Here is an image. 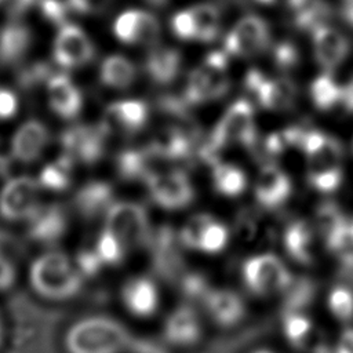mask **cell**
<instances>
[{
	"mask_svg": "<svg viewBox=\"0 0 353 353\" xmlns=\"http://www.w3.org/2000/svg\"><path fill=\"white\" fill-rule=\"evenodd\" d=\"M188 8L194 26L196 41H214L222 28V15L219 8L212 3H199Z\"/></svg>",
	"mask_w": 353,
	"mask_h": 353,
	"instance_id": "obj_32",
	"label": "cell"
},
{
	"mask_svg": "<svg viewBox=\"0 0 353 353\" xmlns=\"http://www.w3.org/2000/svg\"><path fill=\"white\" fill-rule=\"evenodd\" d=\"M328 309L339 321L353 320V290L346 285H335L327 298Z\"/></svg>",
	"mask_w": 353,
	"mask_h": 353,
	"instance_id": "obj_37",
	"label": "cell"
},
{
	"mask_svg": "<svg viewBox=\"0 0 353 353\" xmlns=\"http://www.w3.org/2000/svg\"><path fill=\"white\" fill-rule=\"evenodd\" d=\"M121 299L130 313L138 317H149L159 307V290L150 277L135 276L124 283Z\"/></svg>",
	"mask_w": 353,
	"mask_h": 353,
	"instance_id": "obj_21",
	"label": "cell"
},
{
	"mask_svg": "<svg viewBox=\"0 0 353 353\" xmlns=\"http://www.w3.org/2000/svg\"><path fill=\"white\" fill-rule=\"evenodd\" d=\"M50 139L48 128L37 119H29L23 121L12 135L10 156L14 161L33 163L37 160Z\"/></svg>",
	"mask_w": 353,
	"mask_h": 353,
	"instance_id": "obj_19",
	"label": "cell"
},
{
	"mask_svg": "<svg viewBox=\"0 0 353 353\" xmlns=\"http://www.w3.org/2000/svg\"><path fill=\"white\" fill-rule=\"evenodd\" d=\"M204 305L210 317L221 327H233L245 314V306L239 294L226 288L208 290Z\"/></svg>",
	"mask_w": 353,
	"mask_h": 353,
	"instance_id": "obj_23",
	"label": "cell"
},
{
	"mask_svg": "<svg viewBox=\"0 0 353 353\" xmlns=\"http://www.w3.org/2000/svg\"><path fill=\"white\" fill-rule=\"evenodd\" d=\"M309 97L314 108L328 112L343 103V85H341L331 73L323 72L309 85Z\"/></svg>",
	"mask_w": 353,
	"mask_h": 353,
	"instance_id": "obj_33",
	"label": "cell"
},
{
	"mask_svg": "<svg viewBox=\"0 0 353 353\" xmlns=\"http://www.w3.org/2000/svg\"><path fill=\"white\" fill-rule=\"evenodd\" d=\"M163 334L165 341L171 345H194L201 336V321L199 313L189 305L178 306L167 317Z\"/></svg>",
	"mask_w": 353,
	"mask_h": 353,
	"instance_id": "obj_22",
	"label": "cell"
},
{
	"mask_svg": "<svg viewBox=\"0 0 353 353\" xmlns=\"http://www.w3.org/2000/svg\"><path fill=\"white\" fill-rule=\"evenodd\" d=\"M211 216L201 214V215H194L192 218L188 219V222L183 225V228L179 232V241L182 245L196 250L197 248V243L200 239V234L205 226V223L208 222Z\"/></svg>",
	"mask_w": 353,
	"mask_h": 353,
	"instance_id": "obj_43",
	"label": "cell"
},
{
	"mask_svg": "<svg viewBox=\"0 0 353 353\" xmlns=\"http://www.w3.org/2000/svg\"><path fill=\"white\" fill-rule=\"evenodd\" d=\"M28 222V237L30 240L43 245H52L65 234L68 215L62 204L51 203L41 205Z\"/></svg>",
	"mask_w": 353,
	"mask_h": 353,
	"instance_id": "obj_20",
	"label": "cell"
},
{
	"mask_svg": "<svg viewBox=\"0 0 353 353\" xmlns=\"http://www.w3.org/2000/svg\"><path fill=\"white\" fill-rule=\"evenodd\" d=\"M341 17L343 21L353 26V0H341Z\"/></svg>",
	"mask_w": 353,
	"mask_h": 353,
	"instance_id": "obj_51",
	"label": "cell"
},
{
	"mask_svg": "<svg viewBox=\"0 0 353 353\" xmlns=\"http://www.w3.org/2000/svg\"><path fill=\"white\" fill-rule=\"evenodd\" d=\"M37 4V0H0V11L6 12L10 19H19Z\"/></svg>",
	"mask_w": 353,
	"mask_h": 353,
	"instance_id": "obj_47",
	"label": "cell"
},
{
	"mask_svg": "<svg viewBox=\"0 0 353 353\" xmlns=\"http://www.w3.org/2000/svg\"><path fill=\"white\" fill-rule=\"evenodd\" d=\"M256 3L265 4V6H273V4H284L285 7H288L294 0H255Z\"/></svg>",
	"mask_w": 353,
	"mask_h": 353,
	"instance_id": "obj_53",
	"label": "cell"
},
{
	"mask_svg": "<svg viewBox=\"0 0 353 353\" xmlns=\"http://www.w3.org/2000/svg\"><path fill=\"white\" fill-rule=\"evenodd\" d=\"M283 331L291 345L302 347L313 334V323L303 312H285Z\"/></svg>",
	"mask_w": 353,
	"mask_h": 353,
	"instance_id": "obj_35",
	"label": "cell"
},
{
	"mask_svg": "<svg viewBox=\"0 0 353 353\" xmlns=\"http://www.w3.org/2000/svg\"><path fill=\"white\" fill-rule=\"evenodd\" d=\"M54 74L51 66L44 61L32 62L22 66L17 73V84L23 90H33L41 84H47Z\"/></svg>",
	"mask_w": 353,
	"mask_h": 353,
	"instance_id": "obj_38",
	"label": "cell"
},
{
	"mask_svg": "<svg viewBox=\"0 0 353 353\" xmlns=\"http://www.w3.org/2000/svg\"><path fill=\"white\" fill-rule=\"evenodd\" d=\"M283 243L287 254L298 263L309 265L316 255V229L305 219H296L287 225Z\"/></svg>",
	"mask_w": 353,
	"mask_h": 353,
	"instance_id": "obj_25",
	"label": "cell"
},
{
	"mask_svg": "<svg viewBox=\"0 0 353 353\" xmlns=\"http://www.w3.org/2000/svg\"><path fill=\"white\" fill-rule=\"evenodd\" d=\"M299 149L306 159L309 185L320 193L336 192L343 181V148L332 135L319 130H305Z\"/></svg>",
	"mask_w": 353,
	"mask_h": 353,
	"instance_id": "obj_1",
	"label": "cell"
},
{
	"mask_svg": "<svg viewBox=\"0 0 353 353\" xmlns=\"http://www.w3.org/2000/svg\"><path fill=\"white\" fill-rule=\"evenodd\" d=\"M99 81L113 90H125L132 85L137 79V68L134 62L121 54L106 55L99 65Z\"/></svg>",
	"mask_w": 353,
	"mask_h": 353,
	"instance_id": "obj_29",
	"label": "cell"
},
{
	"mask_svg": "<svg viewBox=\"0 0 353 353\" xmlns=\"http://www.w3.org/2000/svg\"><path fill=\"white\" fill-rule=\"evenodd\" d=\"M1 338H3V325H1V319H0V345H1Z\"/></svg>",
	"mask_w": 353,
	"mask_h": 353,
	"instance_id": "obj_55",
	"label": "cell"
},
{
	"mask_svg": "<svg viewBox=\"0 0 353 353\" xmlns=\"http://www.w3.org/2000/svg\"><path fill=\"white\" fill-rule=\"evenodd\" d=\"M150 199L165 210H181L194 199V188L189 176L176 168L157 170L146 179Z\"/></svg>",
	"mask_w": 353,
	"mask_h": 353,
	"instance_id": "obj_12",
	"label": "cell"
},
{
	"mask_svg": "<svg viewBox=\"0 0 353 353\" xmlns=\"http://www.w3.org/2000/svg\"><path fill=\"white\" fill-rule=\"evenodd\" d=\"M114 203V192L109 182L94 179L84 183L74 194L73 204L76 210L87 219L106 214Z\"/></svg>",
	"mask_w": 353,
	"mask_h": 353,
	"instance_id": "obj_24",
	"label": "cell"
},
{
	"mask_svg": "<svg viewBox=\"0 0 353 353\" xmlns=\"http://www.w3.org/2000/svg\"><path fill=\"white\" fill-rule=\"evenodd\" d=\"M33 34L30 28L19 19H10L0 28V62L18 63L29 51Z\"/></svg>",
	"mask_w": 353,
	"mask_h": 353,
	"instance_id": "obj_26",
	"label": "cell"
},
{
	"mask_svg": "<svg viewBox=\"0 0 353 353\" xmlns=\"http://www.w3.org/2000/svg\"><path fill=\"white\" fill-rule=\"evenodd\" d=\"M182 55L176 48L153 46L145 59V72L149 79L160 85L171 84L181 72Z\"/></svg>",
	"mask_w": 353,
	"mask_h": 353,
	"instance_id": "obj_27",
	"label": "cell"
},
{
	"mask_svg": "<svg viewBox=\"0 0 353 353\" xmlns=\"http://www.w3.org/2000/svg\"><path fill=\"white\" fill-rule=\"evenodd\" d=\"M335 353H353V328L345 330L334 347Z\"/></svg>",
	"mask_w": 353,
	"mask_h": 353,
	"instance_id": "obj_49",
	"label": "cell"
},
{
	"mask_svg": "<svg viewBox=\"0 0 353 353\" xmlns=\"http://www.w3.org/2000/svg\"><path fill=\"white\" fill-rule=\"evenodd\" d=\"M342 106L353 113V76L350 77V80L343 85V103Z\"/></svg>",
	"mask_w": 353,
	"mask_h": 353,
	"instance_id": "obj_50",
	"label": "cell"
},
{
	"mask_svg": "<svg viewBox=\"0 0 353 353\" xmlns=\"http://www.w3.org/2000/svg\"><path fill=\"white\" fill-rule=\"evenodd\" d=\"M291 193L292 182L283 168L274 164L261 168L254 183V194L262 207L277 208L290 199Z\"/></svg>",
	"mask_w": 353,
	"mask_h": 353,
	"instance_id": "obj_18",
	"label": "cell"
},
{
	"mask_svg": "<svg viewBox=\"0 0 353 353\" xmlns=\"http://www.w3.org/2000/svg\"><path fill=\"white\" fill-rule=\"evenodd\" d=\"M256 143L255 109L248 99H237L226 108L211 131L207 154L232 146L251 148Z\"/></svg>",
	"mask_w": 353,
	"mask_h": 353,
	"instance_id": "obj_5",
	"label": "cell"
},
{
	"mask_svg": "<svg viewBox=\"0 0 353 353\" xmlns=\"http://www.w3.org/2000/svg\"><path fill=\"white\" fill-rule=\"evenodd\" d=\"M270 46L268 22L254 14H247L236 21L223 40V51L237 58H250L262 54Z\"/></svg>",
	"mask_w": 353,
	"mask_h": 353,
	"instance_id": "obj_10",
	"label": "cell"
},
{
	"mask_svg": "<svg viewBox=\"0 0 353 353\" xmlns=\"http://www.w3.org/2000/svg\"><path fill=\"white\" fill-rule=\"evenodd\" d=\"M37 7L43 19L57 28L69 22L70 8L66 0H37Z\"/></svg>",
	"mask_w": 353,
	"mask_h": 353,
	"instance_id": "obj_40",
	"label": "cell"
},
{
	"mask_svg": "<svg viewBox=\"0 0 353 353\" xmlns=\"http://www.w3.org/2000/svg\"><path fill=\"white\" fill-rule=\"evenodd\" d=\"M15 281V269L11 261L0 252V291H6L12 287Z\"/></svg>",
	"mask_w": 353,
	"mask_h": 353,
	"instance_id": "obj_48",
	"label": "cell"
},
{
	"mask_svg": "<svg viewBox=\"0 0 353 353\" xmlns=\"http://www.w3.org/2000/svg\"><path fill=\"white\" fill-rule=\"evenodd\" d=\"M74 164L76 161L65 153H62L55 160L47 163L39 174L37 182L40 188L50 192L68 190L73 181Z\"/></svg>",
	"mask_w": 353,
	"mask_h": 353,
	"instance_id": "obj_30",
	"label": "cell"
},
{
	"mask_svg": "<svg viewBox=\"0 0 353 353\" xmlns=\"http://www.w3.org/2000/svg\"><path fill=\"white\" fill-rule=\"evenodd\" d=\"M40 185L29 175L7 179L0 190V216L6 221H29L43 205Z\"/></svg>",
	"mask_w": 353,
	"mask_h": 353,
	"instance_id": "obj_9",
	"label": "cell"
},
{
	"mask_svg": "<svg viewBox=\"0 0 353 353\" xmlns=\"http://www.w3.org/2000/svg\"><path fill=\"white\" fill-rule=\"evenodd\" d=\"M312 47L323 72L332 73L347 58L350 43L339 29L324 23L312 32Z\"/></svg>",
	"mask_w": 353,
	"mask_h": 353,
	"instance_id": "obj_15",
	"label": "cell"
},
{
	"mask_svg": "<svg viewBox=\"0 0 353 353\" xmlns=\"http://www.w3.org/2000/svg\"><path fill=\"white\" fill-rule=\"evenodd\" d=\"M228 59L223 50L210 52L188 76L182 101L186 105H203L226 95L230 87Z\"/></svg>",
	"mask_w": 353,
	"mask_h": 353,
	"instance_id": "obj_4",
	"label": "cell"
},
{
	"mask_svg": "<svg viewBox=\"0 0 353 353\" xmlns=\"http://www.w3.org/2000/svg\"><path fill=\"white\" fill-rule=\"evenodd\" d=\"M19 108V101L17 94L0 85V120H10L12 119Z\"/></svg>",
	"mask_w": 353,
	"mask_h": 353,
	"instance_id": "obj_46",
	"label": "cell"
},
{
	"mask_svg": "<svg viewBox=\"0 0 353 353\" xmlns=\"http://www.w3.org/2000/svg\"><path fill=\"white\" fill-rule=\"evenodd\" d=\"M74 265L83 279H92L99 274L103 268L95 248H81L74 258Z\"/></svg>",
	"mask_w": 353,
	"mask_h": 353,
	"instance_id": "obj_41",
	"label": "cell"
},
{
	"mask_svg": "<svg viewBox=\"0 0 353 353\" xmlns=\"http://www.w3.org/2000/svg\"><path fill=\"white\" fill-rule=\"evenodd\" d=\"M50 109L63 120L76 119L83 109V94L65 72L54 73L46 84Z\"/></svg>",
	"mask_w": 353,
	"mask_h": 353,
	"instance_id": "obj_17",
	"label": "cell"
},
{
	"mask_svg": "<svg viewBox=\"0 0 353 353\" xmlns=\"http://www.w3.org/2000/svg\"><path fill=\"white\" fill-rule=\"evenodd\" d=\"M244 87L256 103L270 112L290 109L298 95L295 83L285 77H268L258 69H251L244 77Z\"/></svg>",
	"mask_w": 353,
	"mask_h": 353,
	"instance_id": "obj_13",
	"label": "cell"
},
{
	"mask_svg": "<svg viewBox=\"0 0 353 353\" xmlns=\"http://www.w3.org/2000/svg\"><path fill=\"white\" fill-rule=\"evenodd\" d=\"M349 225H350V233H352V237H353V219L350 221V223H349Z\"/></svg>",
	"mask_w": 353,
	"mask_h": 353,
	"instance_id": "obj_56",
	"label": "cell"
},
{
	"mask_svg": "<svg viewBox=\"0 0 353 353\" xmlns=\"http://www.w3.org/2000/svg\"><path fill=\"white\" fill-rule=\"evenodd\" d=\"M105 230L128 251L146 245L152 240V229L146 210L134 201H114L105 214Z\"/></svg>",
	"mask_w": 353,
	"mask_h": 353,
	"instance_id": "obj_6",
	"label": "cell"
},
{
	"mask_svg": "<svg viewBox=\"0 0 353 353\" xmlns=\"http://www.w3.org/2000/svg\"><path fill=\"white\" fill-rule=\"evenodd\" d=\"M29 281L39 295L51 301L69 299L83 285V277L76 265L63 252L55 250L33 261Z\"/></svg>",
	"mask_w": 353,
	"mask_h": 353,
	"instance_id": "obj_3",
	"label": "cell"
},
{
	"mask_svg": "<svg viewBox=\"0 0 353 353\" xmlns=\"http://www.w3.org/2000/svg\"><path fill=\"white\" fill-rule=\"evenodd\" d=\"M254 353H273L270 350H266V349H259V350H255Z\"/></svg>",
	"mask_w": 353,
	"mask_h": 353,
	"instance_id": "obj_54",
	"label": "cell"
},
{
	"mask_svg": "<svg viewBox=\"0 0 353 353\" xmlns=\"http://www.w3.org/2000/svg\"><path fill=\"white\" fill-rule=\"evenodd\" d=\"M14 159L7 154H0V179H10Z\"/></svg>",
	"mask_w": 353,
	"mask_h": 353,
	"instance_id": "obj_52",
	"label": "cell"
},
{
	"mask_svg": "<svg viewBox=\"0 0 353 353\" xmlns=\"http://www.w3.org/2000/svg\"><path fill=\"white\" fill-rule=\"evenodd\" d=\"M273 61L281 70H291L296 68L301 61L298 47L291 41H280L273 47Z\"/></svg>",
	"mask_w": 353,
	"mask_h": 353,
	"instance_id": "obj_42",
	"label": "cell"
},
{
	"mask_svg": "<svg viewBox=\"0 0 353 353\" xmlns=\"http://www.w3.org/2000/svg\"><path fill=\"white\" fill-rule=\"evenodd\" d=\"M149 113V106L142 99H119L106 106L101 123L109 134H135L146 125Z\"/></svg>",
	"mask_w": 353,
	"mask_h": 353,
	"instance_id": "obj_16",
	"label": "cell"
},
{
	"mask_svg": "<svg viewBox=\"0 0 353 353\" xmlns=\"http://www.w3.org/2000/svg\"><path fill=\"white\" fill-rule=\"evenodd\" d=\"M228 241H229L228 228L211 216L200 234L196 250L207 254H216L226 247Z\"/></svg>",
	"mask_w": 353,
	"mask_h": 353,
	"instance_id": "obj_36",
	"label": "cell"
},
{
	"mask_svg": "<svg viewBox=\"0 0 353 353\" xmlns=\"http://www.w3.org/2000/svg\"><path fill=\"white\" fill-rule=\"evenodd\" d=\"M95 57V46L85 30L72 22L58 28L52 43V61L65 70L88 65Z\"/></svg>",
	"mask_w": 353,
	"mask_h": 353,
	"instance_id": "obj_11",
	"label": "cell"
},
{
	"mask_svg": "<svg viewBox=\"0 0 353 353\" xmlns=\"http://www.w3.org/2000/svg\"><path fill=\"white\" fill-rule=\"evenodd\" d=\"M109 135L102 123H76L61 132L59 143L62 153L72 157L76 163L92 165L103 157Z\"/></svg>",
	"mask_w": 353,
	"mask_h": 353,
	"instance_id": "obj_8",
	"label": "cell"
},
{
	"mask_svg": "<svg viewBox=\"0 0 353 353\" xmlns=\"http://www.w3.org/2000/svg\"><path fill=\"white\" fill-rule=\"evenodd\" d=\"M292 23L302 30L313 32L317 26L327 23L330 7L324 0H294L288 7Z\"/></svg>",
	"mask_w": 353,
	"mask_h": 353,
	"instance_id": "obj_31",
	"label": "cell"
},
{
	"mask_svg": "<svg viewBox=\"0 0 353 353\" xmlns=\"http://www.w3.org/2000/svg\"><path fill=\"white\" fill-rule=\"evenodd\" d=\"M95 251L103 266H119L127 252V250L117 241V239H114L106 230H103L98 236L95 243Z\"/></svg>",
	"mask_w": 353,
	"mask_h": 353,
	"instance_id": "obj_39",
	"label": "cell"
},
{
	"mask_svg": "<svg viewBox=\"0 0 353 353\" xmlns=\"http://www.w3.org/2000/svg\"><path fill=\"white\" fill-rule=\"evenodd\" d=\"M170 28L178 39H182V40H186V41H196L194 26H193V21H192V15L189 12V8L176 11L171 17Z\"/></svg>",
	"mask_w": 353,
	"mask_h": 353,
	"instance_id": "obj_44",
	"label": "cell"
},
{
	"mask_svg": "<svg viewBox=\"0 0 353 353\" xmlns=\"http://www.w3.org/2000/svg\"><path fill=\"white\" fill-rule=\"evenodd\" d=\"M132 343L130 332L119 321L94 316L74 323L65 336L68 353H121Z\"/></svg>",
	"mask_w": 353,
	"mask_h": 353,
	"instance_id": "obj_2",
	"label": "cell"
},
{
	"mask_svg": "<svg viewBox=\"0 0 353 353\" xmlns=\"http://www.w3.org/2000/svg\"><path fill=\"white\" fill-rule=\"evenodd\" d=\"M247 288L256 295H273L285 291L292 283V276L285 263L272 252L250 256L241 268Z\"/></svg>",
	"mask_w": 353,
	"mask_h": 353,
	"instance_id": "obj_7",
	"label": "cell"
},
{
	"mask_svg": "<svg viewBox=\"0 0 353 353\" xmlns=\"http://www.w3.org/2000/svg\"><path fill=\"white\" fill-rule=\"evenodd\" d=\"M159 157L150 150L149 146L141 149H124L116 159V170L124 181H143L156 172L153 161Z\"/></svg>",
	"mask_w": 353,
	"mask_h": 353,
	"instance_id": "obj_28",
	"label": "cell"
},
{
	"mask_svg": "<svg viewBox=\"0 0 353 353\" xmlns=\"http://www.w3.org/2000/svg\"><path fill=\"white\" fill-rule=\"evenodd\" d=\"M114 37L128 46H156L160 37V23L154 14L142 8L121 11L113 21Z\"/></svg>",
	"mask_w": 353,
	"mask_h": 353,
	"instance_id": "obj_14",
	"label": "cell"
},
{
	"mask_svg": "<svg viewBox=\"0 0 353 353\" xmlns=\"http://www.w3.org/2000/svg\"><path fill=\"white\" fill-rule=\"evenodd\" d=\"M215 190L226 197H237L247 188V175L233 163H215L212 167Z\"/></svg>",
	"mask_w": 353,
	"mask_h": 353,
	"instance_id": "obj_34",
	"label": "cell"
},
{
	"mask_svg": "<svg viewBox=\"0 0 353 353\" xmlns=\"http://www.w3.org/2000/svg\"><path fill=\"white\" fill-rule=\"evenodd\" d=\"M70 11L81 15L101 14L106 10L110 0H66Z\"/></svg>",
	"mask_w": 353,
	"mask_h": 353,
	"instance_id": "obj_45",
	"label": "cell"
}]
</instances>
